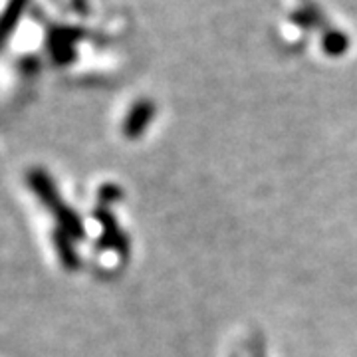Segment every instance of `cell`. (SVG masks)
Wrapping results in <instances>:
<instances>
[{
    "label": "cell",
    "mask_w": 357,
    "mask_h": 357,
    "mask_svg": "<svg viewBox=\"0 0 357 357\" xmlns=\"http://www.w3.org/2000/svg\"><path fill=\"white\" fill-rule=\"evenodd\" d=\"M26 0H13V4L8 6V10L4 13V18L0 22V42H4V36L14 28V24L18 22L20 14L24 10Z\"/></svg>",
    "instance_id": "cell-1"
}]
</instances>
